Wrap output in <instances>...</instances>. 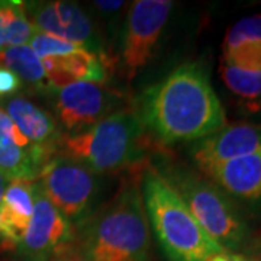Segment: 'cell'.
I'll return each instance as SVG.
<instances>
[{
    "label": "cell",
    "instance_id": "cell-13",
    "mask_svg": "<svg viewBox=\"0 0 261 261\" xmlns=\"http://www.w3.org/2000/svg\"><path fill=\"white\" fill-rule=\"evenodd\" d=\"M39 60L53 90L77 82L103 84L108 79V70L113 65L105 53H92L86 48H79L64 56L45 57Z\"/></svg>",
    "mask_w": 261,
    "mask_h": 261
},
{
    "label": "cell",
    "instance_id": "cell-28",
    "mask_svg": "<svg viewBox=\"0 0 261 261\" xmlns=\"http://www.w3.org/2000/svg\"><path fill=\"white\" fill-rule=\"evenodd\" d=\"M258 250H260V255H261V238H260V243H258Z\"/></svg>",
    "mask_w": 261,
    "mask_h": 261
},
{
    "label": "cell",
    "instance_id": "cell-1",
    "mask_svg": "<svg viewBox=\"0 0 261 261\" xmlns=\"http://www.w3.org/2000/svg\"><path fill=\"white\" fill-rule=\"evenodd\" d=\"M137 116L163 144L199 141L225 125V111L202 64L187 63L141 94Z\"/></svg>",
    "mask_w": 261,
    "mask_h": 261
},
{
    "label": "cell",
    "instance_id": "cell-14",
    "mask_svg": "<svg viewBox=\"0 0 261 261\" xmlns=\"http://www.w3.org/2000/svg\"><path fill=\"white\" fill-rule=\"evenodd\" d=\"M218 187L240 199L261 197V151L200 170Z\"/></svg>",
    "mask_w": 261,
    "mask_h": 261
},
{
    "label": "cell",
    "instance_id": "cell-23",
    "mask_svg": "<svg viewBox=\"0 0 261 261\" xmlns=\"http://www.w3.org/2000/svg\"><path fill=\"white\" fill-rule=\"evenodd\" d=\"M22 82L9 70L0 68V96H8L19 90Z\"/></svg>",
    "mask_w": 261,
    "mask_h": 261
},
{
    "label": "cell",
    "instance_id": "cell-19",
    "mask_svg": "<svg viewBox=\"0 0 261 261\" xmlns=\"http://www.w3.org/2000/svg\"><path fill=\"white\" fill-rule=\"evenodd\" d=\"M221 77L228 89L244 100L255 102L261 99V71H248L222 63Z\"/></svg>",
    "mask_w": 261,
    "mask_h": 261
},
{
    "label": "cell",
    "instance_id": "cell-26",
    "mask_svg": "<svg viewBox=\"0 0 261 261\" xmlns=\"http://www.w3.org/2000/svg\"><path fill=\"white\" fill-rule=\"evenodd\" d=\"M96 5H97V8H100V9L115 10L119 9L123 3H122V2H96Z\"/></svg>",
    "mask_w": 261,
    "mask_h": 261
},
{
    "label": "cell",
    "instance_id": "cell-29",
    "mask_svg": "<svg viewBox=\"0 0 261 261\" xmlns=\"http://www.w3.org/2000/svg\"><path fill=\"white\" fill-rule=\"evenodd\" d=\"M247 261H258V260H251V258H247Z\"/></svg>",
    "mask_w": 261,
    "mask_h": 261
},
{
    "label": "cell",
    "instance_id": "cell-15",
    "mask_svg": "<svg viewBox=\"0 0 261 261\" xmlns=\"http://www.w3.org/2000/svg\"><path fill=\"white\" fill-rule=\"evenodd\" d=\"M35 180H10L0 203V233L8 247L16 248L34 214Z\"/></svg>",
    "mask_w": 261,
    "mask_h": 261
},
{
    "label": "cell",
    "instance_id": "cell-2",
    "mask_svg": "<svg viewBox=\"0 0 261 261\" xmlns=\"http://www.w3.org/2000/svg\"><path fill=\"white\" fill-rule=\"evenodd\" d=\"M75 247L89 261H148L151 235L142 193L128 183L79 226Z\"/></svg>",
    "mask_w": 261,
    "mask_h": 261
},
{
    "label": "cell",
    "instance_id": "cell-11",
    "mask_svg": "<svg viewBox=\"0 0 261 261\" xmlns=\"http://www.w3.org/2000/svg\"><path fill=\"white\" fill-rule=\"evenodd\" d=\"M54 151L29 141L9 116L0 109V173L15 180H37Z\"/></svg>",
    "mask_w": 261,
    "mask_h": 261
},
{
    "label": "cell",
    "instance_id": "cell-3",
    "mask_svg": "<svg viewBox=\"0 0 261 261\" xmlns=\"http://www.w3.org/2000/svg\"><path fill=\"white\" fill-rule=\"evenodd\" d=\"M147 147V130L135 111H116L87 129L63 135L58 151L99 174L141 164Z\"/></svg>",
    "mask_w": 261,
    "mask_h": 261
},
{
    "label": "cell",
    "instance_id": "cell-10",
    "mask_svg": "<svg viewBox=\"0 0 261 261\" xmlns=\"http://www.w3.org/2000/svg\"><path fill=\"white\" fill-rule=\"evenodd\" d=\"M25 10L35 31L60 38L96 53L99 42L94 29L84 10L71 2H45L28 3Z\"/></svg>",
    "mask_w": 261,
    "mask_h": 261
},
{
    "label": "cell",
    "instance_id": "cell-16",
    "mask_svg": "<svg viewBox=\"0 0 261 261\" xmlns=\"http://www.w3.org/2000/svg\"><path fill=\"white\" fill-rule=\"evenodd\" d=\"M2 105V111L9 116L29 141L49 151H58V144L63 134L57 121L49 113L20 96L8 97Z\"/></svg>",
    "mask_w": 261,
    "mask_h": 261
},
{
    "label": "cell",
    "instance_id": "cell-25",
    "mask_svg": "<svg viewBox=\"0 0 261 261\" xmlns=\"http://www.w3.org/2000/svg\"><path fill=\"white\" fill-rule=\"evenodd\" d=\"M203 261H247V257L238 255V254H233V252L229 251H222L207 257Z\"/></svg>",
    "mask_w": 261,
    "mask_h": 261
},
{
    "label": "cell",
    "instance_id": "cell-20",
    "mask_svg": "<svg viewBox=\"0 0 261 261\" xmlns=\"http://www.w3.org/2000/svg\"><path fill=\"white\" fill-rule=\"evenodd\" d=\"M224 63L248 71H261V42H244L224 49Z\"/></svg>",
    "mask_w": 261,
    "mask_h": 261
},
{
    "label": "cell",
    "instance_id": "cell-24",
    "mask_svg": "<svg viewBox=\"0 0 261 261\" xmlns=\"http://www.w3.org/2000/svg\"><path fill=\"white\" fill-rule=\"evenodd\" d=\"M49 261H89L84 257L82 252L79 251V248L75 247V244H68L63 247L58 252H56Z\"/></svg>",
    "mask_w": 261,
    "mask_h": 261
},
{
    "label": "cell",
    "instance_id": "cell-6",
    "mask_svg": "<svg viewBox=\"0 0 261 261\" xmlns=\"http://www.w3.org/2000/svg\"><path fill=\"white\" fill-rule=\"evenodd\" d=\"M37 183L47 199L70 224L79 228L93 214L100 180L97 173L65 155H54L39 173Z\"/></svg>",
    "mask_w": 261,
    "mask_h": 261
},
{
    "label": "cell",
    "instance_id": "cell-22",
    "mask_svg": "<svg viewBox=\"0 0 261 261\" xmlns=\"http://www.w3.org/2000/svg\"><path fill=\"white\" fill-rule=\"evenodd\" d=\"M29 47L34 49V53L39 58L64 56V54H68V53H73L79 48H83L75 45V44H70L67 41H63L60 38L51 37L48 34L39 32V31H35V34L32 35L31 41H29Z\"/></svg>",
    "mask_w": 261,
    "mask_h": 261
},
{
    "label": "cell",
    "instance_id": "cell-8",
    "mask_svg": "<svg viewBox=\"0 0 261 261\" xmlns=\"http://www.w3.org/2000/svg\"><path fill=\"white\" fill-rule=\"evenodd\" d=\"M57 122L68 134H77L112 115L119 96L103 84L77 82L54 90Z\"/></svg>",
    "mask_w": 261,
    "mask_h": 261
},
{
    "label": "cell",
    "instance_id": "cell-9",
    "mask_svg": "<svg viewBox=\"0 0 261 261\" xmlns=\"http://www.w3.org/2000/svg\"><path fill=\"white\" fill-rule=\"evenodd\" d=\"M74 241V226L42 193L35 180L34 214L27 232L16 247L23 261H49L63 247Z\"/></svg>",
    "mask_w": 261,
    "mask_h": 261
},
{
    "label": "cell",
    "instance_id": "cell-18",
    "mask_svg": "<svg viewBox=\"0 0 261 261\" xmlns=\"http://www.w3.org/2000/svg\"><path fill=\"white\" fill-rule=\"evenodd\" d=\"M35 28L20 2H0V49L27 45Z\"/></svg>",
    "mask_w": 261,
    "mask_h": 261
},
{
    "label": "cell",
    "instance_id": "cell-17",
    "mask_svg": "<svg viewBox=\"0 0 261 261\" xmlns=\"http://www.w3.org/2000/svg\"><path fill=\"white\" fill-rule=\"evenodd\" d=\"M0 68L9 70L20 82L23 80L34 87L51 89L39 57L28 44L0 49Z\"/></svg>",
    "mask_w": 261,
    "mask_h": 261
},
{
    "label": "cell",
    "instance_id": "cell-5",
    "mask_svg": "<svg viewBox=\"0 0 261 261\" xmlns=\"http://www.w3.org/2000/svg\"><path fill=\"white\" fill-rule=\"evenodd\" d=\"M160 176L180 196L196 222L219 247L228 251L243 245L248 228L219 187L183 168L167 167Z\"/></svg>",
    "mask_w": 261,
    "mask_h": 261
},
{
    "label": "cell",
    "instance_id": "cell-27",
    "mask_svg": "<svg viewBox=\"0 0 261 261\" xmlns=\"http://www.w3.org/2000/svg\"><path fill=\"white\" fill-rule=\"evenodd\" d=\"M10 183V180L6 176H3L2 173H0V203H2V199H3V195H5V192H6V187Z\"/></svg>",
    "mask_w": 261,
    "mask_h": 261
},
{
    "label": "cell",
    "instance_id": "cell-12",
    "mask_svg": "<svg viewBox=\"0 0 261 261\" xmlns=\"http://www.w3.org/2000/svg\"><path fill=\"white\" fill-rule=\"evenodd\" d=\"M261 151V125L233 123L199 140L192 148L197 167L205 168Z\"/></svg>",
    "mask_w": 261,
    "mask_h": 261
},
{
    "label": "cell",
    "instance_id": "cell-4",
    "mask_svg": "<svg viewBox=\"0 0 261 261\" xmlns=\"http://www.w3.org/2000/svg\"><path fill=\"white\" fill-rule=\"evenodd\" d=\"M142 200L148 224L170 261H203L225 251L203 231L155 168L145 170Z\"/></svg>",
    "mask_w": 261,
    "mask_h": 261
},
{
    "label": "cell",
    "instance_id": "cell-7",
    "mask_svg": "<svg viewBox=\"0 0 261 261\" xmlns=\"http://www.w3.org/2000/svg\"><path fill=\"white\" fill-rule=\"evenodd\" d=\"M173 8L168 0H138L130 6L122 42V61L132 80L152 56Z\"/></svg>",
    "mask_w": 261,
    "mask_h": 261
},
{
    "label": "cell",
    "instance_id": "cell-21",
    "mask_svg": "<svg viewBox=\"0 0 261 261\" xmlns=\"http://www.w3.org/2000/svg\"><path fill=\"white\" fill-rule=\"evenodd\" d=\"M244 42H261V13L238 20L225 37L224 49H231Z\"/></svg>",
    "mask_w": 261,
    "mask_h": 261
}]
</instances>
